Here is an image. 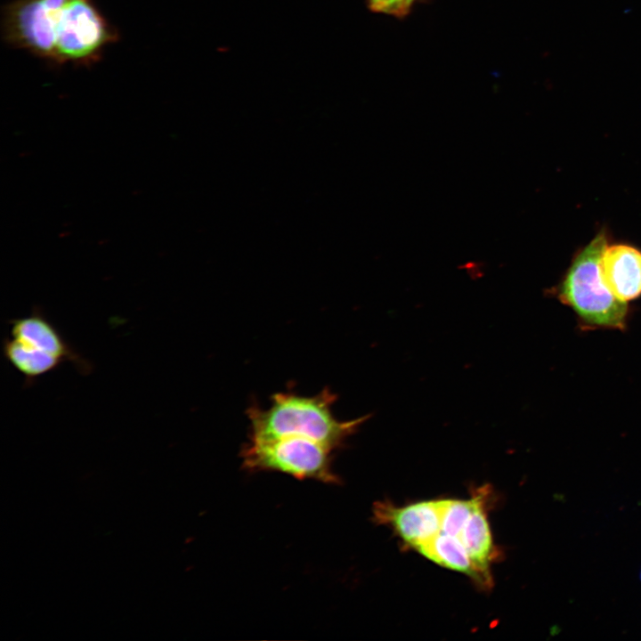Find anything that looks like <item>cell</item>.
<instances>
[{"label":"cell","mask_w":641,"mask_h":641,"mask_svg":"<svg viewBox=\"0 0 641 641\" xmlns=\"http://www.w3.org/2000/svg\"><path fill=\"white\" fill-rule=\"evenodd\" d=\"M475 505L472 496L469 499H442L441 531L458 536Z\"/></svg>","instance_id":"11"},{"label":"cell","mask_w":641,"mask_h":641,"mask_svg":"<svg viewBox=\"0 0 641 641\" xmlns=\"http://www.w3.org/2000/svg\"><path fill=\"white\" fill-rule=\"evenodd\" d=\"M418 551L429 560L466 573L477 582L478 576L474 564L458 537L440 531Z\"/></svg>","instance_id":"10"},{"label":"cell","mask_w":641,"mask_h":641,"mask_svg":"<svg viewBox=\"0 0 641 641\" xmlns=\"http://www.w3.org/2000/svg\"><path fill=\"white\" fill-rule=\"evenodd\" d=\"M442 512V499L425 500L403 507L382 501L373 507L375 521L393 528L408 546L416 550L441 531Z\"/></svg>","instance_id":"5"},{"label":"cell","mask_w":641,"mask_h":641,"mask_svg":"<svg viewBox=\"0 0 641 641\" xmlns=\"http://www.w3.org/2000/svg\"><path fill=\"white\" fill-rule=\"evenodd\" d=\"M249 441L241 452L243 467L249 471H274L299 480L339 483L332 469L333 450L316 441L298 435Z\"/></svg>","instance_id":"4"},{"label":"cell","mask_w":641,"mask_h":641,"mask_svg":"<svg viewBox=\"0 0 641 641\" xmlns=\"http://www.w3.org/2000/svg\"><path fill=\"white\" fill-rule=\"evenodd\" d=\"M10 337L18 341L53 354L64 362L69 361L82 375H88L93 367L68 343L58 328L45 316L39 306H34L28 315L8 320Z\"/></svg>","instance_id":"6"},{"label":"cell","mask_w":641,"mask_h":641,"mask_svg":"<svg viewBox=\"0 0 641 641\" xmlns=\"http://www.w3.org/2000/svg\"><path fill=\"white\" fill-rule=\"evenodd\" d=\"M606 246V235L598 233L577 253L556 292L586 326L622 329L627 303L611 292L600 272V257Z\"/></svg>","instance_id":"3"},{"label":"cell","mask_w":641,"mask_h":641,"mask_svg":"<svg viewBox=\"0 0 641 641\" xmlns=\"http://www.w3.org/2000/svg\"><path fill=\"white\" fill-rule=\"evenodd\" d=\"M336 395L325 388L315 395L293 392L277 393L271 404L262 409L251 406L247 410L250 440H265L298 435L316 441L331 450L344 444L369 415L351 420L337 418L332 410Z\"/></svg>","instance_id":"2"},{"label":"cell","mask_w":641,"mask_h":641,"mask_svg":"<svg viewBox=\"0 0 641 641\" xmlns=\"http://www.w3.org/2000/svg\"><path fill=\"white\" fill-rule=\"evenodd\" d=\"M416 0H396L391 14L396 16L405 15Z\"/></svg>","instance_id":"12"},{"label":"cell","mask_w":641,"mask_h":641,"mask_svg":"<svg viewBox=\"0 0 641 641\" xmlns=\"http://www.w3.org/2000/svg\"><path fill=\"white\" fill-rule=\"evenodd\" d=\"M1 28L9 45L54 66L90 67L119 38L93 0H12Z\"/></svg>","instance_id":"1"},{"label":"cell","mask_w":641,"mask_h":641,"mask_svg":"<svg viewBox=\"0 0 641 641\" xmlns=\"http://www.w3.org/2000/svg\"><path fill=\"white\" fill-rule=\"evenodd\" d=\"M371 10L388 13L393 0H368Z\"/></svg>","instance_id":"13"},{"label":"cell","mask_w":641,"mask_h":641,"mask_svg":"<svg viewBox=\"0 0 641 641\" xmlns=\"http://www.w3.org/2000/svg\"><path fill=\"white\" fill-rule=\"evenodd\" d=\"M602 278L611 292L628 302L641 296V251L625 244L604 247L600 257Z\"/></svg>","instance_id":"8"},{"label":"cell","mask_w":641,"mask_h":641,"mask_svg":"<svg viewBox=\"0 0 641 641\" xmlns=\"http://www.w3.org/2000/svg\"><path fill=\"white\" fill-rule=\"evenodd\" d=\"M490 490L484 486L473 495L474 508L458 534L476 571L477 584L483 588L491 586V564L497 556L490 524L487 518Z\"/></svg>","instance_id":"7"},{"label":"cell","mask_w":641,"mask_h":641,"mask_svg":"<svg viewBox=\"0 0 641 641\" xmlns=\"http://www.w3.org/2000/svg\"><path fill=\"white\" fill-rule=\"evenodd\" d=\"M5 360L24 377V386L29 387L43 375L57 369L64 361L48 353L28 346L10 337L2 341Z\"/></svg>","instance_id":"9"}]
</instances>
